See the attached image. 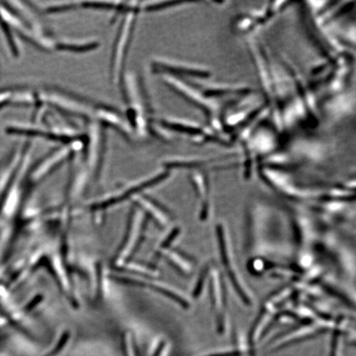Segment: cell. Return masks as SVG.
Segmentation results:
<instances>
[{"label":"cell","instance_id":"cell-12","mask_svg":"<svg viewBox=\"0 0 356 356\" xmlns=\"http://www.w3.org/2000/svg\"><path fill=\"white\" fill-rule=\"evenodd\" d=\"M76 3H56V4H50L44 7V10L47 13H55L59 12H64V11L71 10L75 9Z\"/></svg>","mask_w":356,"mask_h":356},{"label":"cell","instance_id":"cell-13","mask_svg":"<svg viewBox=\"0 0 356 356\" xmlns=\"http://www.w3.org/2000/svg\"><path fill=\"white\" fill-rule=\"evenodd\" d=\"M330 356H342L341 346V334L339 330H336L333 334L330 346Z\"/></svg>","mask_w":356,"mask_h":356},{"label":"cell","instance_id":"cell-5","mask_svg":"<svg viewBox=\"0 0 356 356\" xmlns=\"http://www.w3.org/2000/svg\"><path fill=\"white\" fill-rule=\"evenodd\" d=\"M74 143L64 145V146L55 150L53 153L47 155L45 159L39 162L34 171L35 180L41 179L66 161L75 150V146H73Z\"/></svg>","mask_w":356,"mask_h":356},{"label":"cell","instance_id":"cell-11","mask_svg":"<svg viewBox=\"0 0 356 356\" xmlns=\"http://www.w3.org/2000/svg\"><path fill=\"white\" fill-rule=\"evenodd\" d=\"M167 258L182 273L187 274L190 272L192 267L190 264H188L187 260L184 258L183 255H181V253L176 252H169L167 254Z\"/></svg>","mask_w":356,"mask_h":356},{"label":"cell","instance_id":"cell-1","mask_svg":"<svg viewBox=\"0 0 356 356\" xmlns=\"http://www.w3.org/2000/svg\"><path fill=\"white\" fill-rule=\"evenodd\" d=\"M139 5L140 3H127V12L118 32L111 59V77L115 83L122 81L124 76L125 63L135 28L136 17L140 11Z\"/></svg>","mask_w":356,"mask_h":356},{"label":"cell","instance_id":"cell-4","mask_svg":"<svg viewBox=\"0 0 356 356\" xmlns=\"http://www.w3.org/2000/svg\"><path fill=\"white\" fill-rule=\"evenodd\" d=\"M168 175H169L168 173H165V171H163V173L149 177L146 180L138 181L136 183L134 184L133 186L131 185L128 188L125 189L123 191L124 192H122V194L117 195V196H114V197H111V198L105 200V201L97 203L93 206H92V209H105V208H107V207L115 205V204H117V203L121 202V201L128 199L130 196L137 194L138 192L144 190V189L151 187V186H154L156 184L159 183L161 181L166 179Z\"/></svg>","mask_w":356,"mask_h":356},{"label":"cell","instance_id":"cell-2","mask_svg":"<svg viewBox=\"0 0 356 356\" xmlns=\"http://www.w3.org/2000/svg\"><path fill=\"white\" fill-rule=\"evenodd\" d=\"M41 99L64 113L74 116L88 118L93 113L88 105L63 92H47L41 94Z\"/></svg>","mask_w":356,"mask_h":356},{"label":"cell","instance_id":"cell-3","mask_svg":"<svg viewBox=\"0 0 356 356\" xmlns=\"http://www.w3.org/2000/svg\"><path fill=\"white\" fill-rule=\"evenodd\" d=\"M100 125L93 122L90 126L88 135L87 137L86 155L88 162L92 169L96 170V176L98 177V171L101 169L102 156L104 152V136Z\"/></svg>","mask_w":356,"mask_h":356},{"label":"cell","instance_id":"cell-6","mask_svg":"<svg viewBox=\"0 0 356 356\" xmlns=\"http://www.w3.org/2000/svg\"><path fill=\"white\" fill-rule=\"evenodd\" d=\"M142 220L139 213H135L132 217V222L130 224L128 232L125 239L123 247L118 254L117 260H126L134 252V249L139 243L140 231L142 229Z\"/></svg>","mask_w":356,"mask_h":356},{"label":"cell","instance_id":"cell-10","mask_svg":"<svg viewBox=\"0 0 356 356\" xmlns=\"http://www.w3.org/2000/svg\"><path fill=\"white\" fill-rule=\"evenodd\" d=\"M135 201L145 211L146 210L149 215L153 216L154 220L157 221L158 224L162 226L166 225L167 223L169 221L168 213H167L166 210L161 205H159V204L154 201V200L147 198L146 196H145V198L143 196H140L139 198H137Z\"/></svg>","mask_w":356,"mask_h":356},{"label":"cell","instance_id":"cell-7","mask_svg":"<svg viewBox=\"0 0 356 356\" xmlns=\"http://www.w3.org/2000/svg\"><path fill=\"white\" fill-rule=\"evenodd\" d=\"M94 113L103 124L112 126L114 129L119 130L120 132L126 136H129L131 134V127L126 123V120L122 118L120 114L113 111L112 109L98 107Z\"/></svg>","mask_w":356,"mask_h":356},{"label":"cell","instance_id":"cell-8","mask_svg":"<svg viewBox=\"0 0 356 356\" xmlns=\"http://www.w3.org/2000/svg\"><path fill=\"white\" fill-rule=\"evenodd\" d=\"M324 328H319V327H303V329L294 331L292 334H289L284 337V339H280L279 343H275L274 345L272 350L276 351L280 350L283 347L290 346L292 344L295 343L297 341H304V340L310 339L311 337L324 333Z\"/></svg>","mask_w":356,"mask_h":356},{"label":"cell","instance_id":"cell-9","mask_svg":"<svg viewBox=\"0 0 356 356\" xmlns=\"http://www.w3.org/2000/svg\"><path fill=\"white\" fill-rule=\"evenodd\" d=\"M99 42L95 40H62L56 41V50L62 52H86L98 48Z\"/></svg>","mask_w":356,"mask_h":356}]
</instances>
